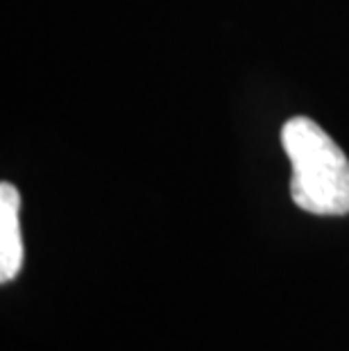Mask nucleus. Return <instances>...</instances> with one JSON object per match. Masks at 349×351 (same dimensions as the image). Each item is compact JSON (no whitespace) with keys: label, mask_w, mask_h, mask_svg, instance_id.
Here are the masks:
<instances>
[{"label":"nucleus","mask_w":349,"mask_h":351,"mask_svg":"<svg viewBox=\"0 0 349 351\" xmlns=\"http://www.w3.org/2000/svg\"><path fill=\"white\" fill-rule=\"evenodd\" d=\"M21 195L10 182L0 184V281L10 283L23 267V238H21Z\"/></svg>","instance_id":"2"},{"label":"nucleus","mask_w":349,"mask_h":351,"mask_svg":"<svg viewBox=\"0 0 349 351\" xmlns=\"http://www.w3.org/2000/svg\"><path fill=\"white\" fill-rule=\"evenodd\" d=\"M281 145L291 159V195L313 215L349 213V159L315 121L295 116L281 127Z\"/></svg>","instance_id":"1"}]
</instances>
